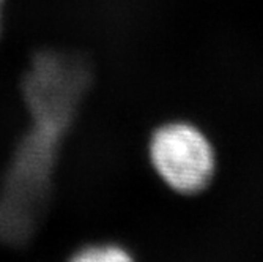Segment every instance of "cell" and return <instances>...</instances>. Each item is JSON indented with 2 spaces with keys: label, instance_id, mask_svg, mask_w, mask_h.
Returning <instances> with one entry per match:
<instances>
[{
  "label": "cell",
  "instance_id": "3",
  "mask_svg": "<svg viewBox=\"0 0 263 262\" xmlns=\"http://www.w3.org/2000/svg\"><path fill=\"white\" fill-rule=\"evenodd\" d=\"M68 262H136V259L118 243H93L78 250Z\"/></svg>",
  "mask_w": 263,
  "mask_h": 262
},
{
  "label": "cell",
  "instance_id": "4",
  "mask_svg": "<svg viewBox=\"0 0 263 262\" xmlns=\"http://www.w3.org/2000/svg\"><path fill=\"white\" fill-rule=\"evenodd\" d=\"M5 4L7 0H0V38L4 33V13H5Z\"/></svg>",
  "mask_w": 263,
  "mask_h": 262
},
{
  "label": "cell",
  "instance_id": "2",
  "mask_svg": "<svg viewBox=\"0 0 263 262\" xmlns=\"http://www.w3.org/2000/svg\"><path fill=\"white\" fill-rule=\"evenodd\" d=\"M147 152L152 169L175 195L199 196L216 177V149L193 122L171 120L158 125L148 137Z\"/></svg>",
  "mask_w": 263,
  "mask_h": 262
},
{
  "label": "cell",
  "instance_id": "1",
  "mask_svg": "<svg viewBox=\"0 0 263 262\" xmlns=\"http://www.w3.org/2000/svg\"><path fill=\"white\" fill-rule=\"evenodd\" d=\"M30 128L14 149L0 189V243L26 247L49 210L59 153L73 124L29 115Z\"/></svg>",
  "mask_w": 263,
  "mask_h": 262
}]
</instances>
